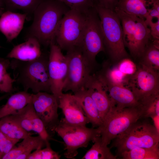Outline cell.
I'll use <instances>...</instances> for the list:
<instances>
[{
  "mask_svg": "<svg viewBox=\"0 0 159 159\" xmlns=\"http://www.w3.org/2000/svg\"><path fill=\"white\" fill-rule=\"evenodd\" d=\"M0 131L8 137L14 139H23L31 134L13 121L9 116L0 119Z\"/></svg>",
  "mask_w": 159,
  "mask_h": 159,
  "instance_id": "d4e9b609",
  "label": "cell"
},
{
  "mask_svg": "<svg viewBox=\"0 0 159 159\" xmlns=\"http://www.w3.org/2000/svg\"><path fill=\"white\" fill-rule=\"evenodd\" d=\"M138 63L159 71V40L152 38L140 58Z\"/></svg>",
  "mask_w": 159,
  "mask_h": 159,
  "instance_id": "cb8c5ba5",
  "label": "cell"
},
{
  "mask_svg": "<svg viewBox=\"0 0 159 159\" xmlns=\"http://www.w3.org/2000/svg\"><path fill=\"white\" fill-rule=\"evenodd\" d=\"M117 64L119 70L127 76L133 74L137 70L136 64L130 58L122 59Z\"/></svg>",
  "mask_w": 159,
  "mask_h": 159,
  "instance_id": "e575fe53",
  "label": "cell"
},
{
  "mask_svg": "<svg viewBox=\"0 0 159 159\" xmlns=\"http://www.w3.org/2000/svg\"><path fill=\"white\" fill-rule=\"evenodd\" d=\"M60 158V155L52 149L49 142L45 148L35 150L27 159H59Z\"/></svg>",
  "mask_w": 159,
  "mask_h": 159,
  "instance_id": "4dcf8cb0",
  "label": "cell"
},
{
  "mask_svg": "<svg viewBox=\"0 0 159 159\" xmlns=\"http://www.w3.org/2000/svg\"><path fill=\"white\" fill-rule=\"evenodd\" d=\"M94 144L82 158V159H116L110 148L102 143L100 136L97 137Z\"/></svg>",
  "mask_w": 159,
  "mask_h": 159,
  "instance_id": "4316f807",
  "label": "cell"
},
{
  "mask_svg": "<svg viewBox=\"0 0 159 159\" xmlns=\"http://www.w3.org/2000/svg\"><path fill=\"white\" fill-rule=\"evenodd\" d=\"M115 11L121 21L125 46L134 59L138 60L152 38L150 29L144 19L118 9Z\"/></svg>",
  "mask_w": 159,
  "mask_h": 159,
  "instance_id": "277c9868",
  "label": "cell"
},
{
  "mask_svg": "<svg viewBox=\"0 0 159 159\" xmlns=\"http://www.w3.org/2000/svg\"><path fill=\"white\" fill-rule=\"evenodd\" d=\"M8 95H5L1 96H0V102L7 97Z\"/></svg>",
  "mask_w": 159,
  "mask_h": 159,
  "instance_id": "ab89813d",
  "label": "cell"
},
{
  "mask_svg": "<svg viewBox=\"0 0 159 159\" xmlns=\"http://www.w3.org/2000/svg\"><path fill=\"white\" fill-rule=\"evenodd\" d=\"M114 64L113 66H111L109 61L105 62L103 65L101 71L99 73L108 82L113 85L125 87L129 76L121 72L117 64Z\"/></svg>",
  "mask_w": 159,
  "mask_h": 159,
  "instance_id": "484cf974",
  "label": "cell"
},
{
  "mask_svg": "<svg viewBox=\"0 0 159 159\" xmlns=\"http://www.w3.org/2000/svg\"><path fill=\"white\" fill-rule=\"evenodd\" d=\"M48 68L51 84V92L57 99L63 93V86L68 71L67 57L56 43L50 46Z\"/></svg>",
  "mask_w": 159,
  "mask_h": 159,
  "instance_id": "7c38bea8",
  "label": "cell"
},
{
  "mask_svg": "<svg viewBox=\"0 0 159 159\" xmlns=\"http://www.w3.org/2000/svg\"><path fill=\"white\" fill-rule=\"evenodd\" d=\"M159 0H120L116 9L145 19L154 4Z\"/></svg>",
  "mask_w": 159,
  "mask_h": 159,
  "instance_id": "44dd1931",
  "label": "cell"
},
{
  "mask_svg": "<svg viewBox=\"0 0 159 159\" xmlns=\"http://www.w3.org/2000/svg\"><path fill=\"white\" fill-rule=\"evenodd\" d=\"M62 4L57 0H42L33 13L28 37H34L45 46L56 43L55 35L59 24L69 10Z\"/></svg>",
  "mask_w": 159,
  "mask_h": 159,
  "instance_id": "6da1fadb",
  "label": "cell"
},
{
  "mask_svg": "<svg viewBox=\"0 0 159 159\" xmlns=\"http://www.w3.org/2000/svg\"><path fill=\"white\" fill-rule=\"evenodd\" d=\"M151 118L153 121L154 126L159 133V115H155Z\"/></svg>",
  "mask_w": 159,
  "mask_h": 159,
  "instance_id": "74e56055",
  "label": "cell"
},
{
  "mask_svg": "<svg viewBox=\"0 0 159 159\" xmlns=\"http://www.w3.org/2000/svg\"></svg>",
  "mask_w": 159,
  "mask_h": 159,
  "instance_id": "60d3db41",
  "label": "cell"
},
{
  "mask_svg": "<svg viewBox=\"0 0 159 159\" xmlns=\"http://www.w3.org/2000/svg\"><path fill=\"white\" fill-rule=\"evenodd\" d=\"M62 139L64 144L65 157L73 158L78 153L80 148H86L89 143L100 136L98 127L89 128L86 126L74 125L67 124L62 119L53 129Z\"/></svg>",
  "mask_w": 159,
  "mask_h": 159,
  "instance_id": "ba28073f",
  "label": "cell"
},
{
  "mask_svg": "<svg viewBox=\"0 0 159 159\" xmlns=\"http://www.w3.org/2000/svg\"><path fill=\"white\" fill-rule=\"evenodd\" d=\"M120 0H94L95 5L115 11Z\"/></svg>",
  "mask_w": 159,
  "mask_h": 159,
  "instance_id": "d590c367",
  "label": "cell"
},
{
  "mask_svg": "<svg viewBox=\"0 0 159 159\" xmlns=\"http://www.w3.org/2000/svg\"><path fill=\"white\" fill-rule=\"evenodd\" d=\"M27 14L7 10L0 17V31L5 36L7 41L16 38L22 30Z\"/></svg>",
  "mask_w": 159,
  "mask_h": 159,
  "instance_id": "e0dca14e",
  "label": "cell"
},
{
  "mask_svg": "<svg viewBox=\"0 0 159 159\" xmlns=\"http://www.w3.org/2000/svg\"><path fill=\"white\" fill-rule=\"evenodd\" d=\"M58 107L64 115L62 120L72 125L86 126L89 121L77 98L71 93L63 92L58 99Z\"/></svg>",
  "mask_w": 159,
  "mask_h": 159,
  "instance_id": "2e32d148",
  "label": "cell"
},
{
  "mask_svg": "<svg viewBox=\"0 0 159 159\" xmlns=\"http://www.w3.org/2000/svg\"><path fill=\"white\" fill-rule=\"evenodd\" d=\"M40 45L35 38L28 37L26 42L14 46L6 57L23 61L35 60L42 54Z\"/></svg>",
  "mask_w": 159,
  "mask_h": 159,
  "instance_id": "ffe728a7",
  "label": "cell"
},
{
  "mask_svg": "<svg viewBox=\"0 0 159 159\" xmlns=\"http://www.w3.org/2000/svg\"><path fill=\"white\" fill-rule=\"evenodd\" d=\"M48 60V57L42 54L31 61L13 59L10 61V67L13 70L15 82L21 85L25 91L30 90L34 93L41 92L52 93Z\"/></svg>",
  "mask_w": 159,
  "mask_h": 159,
  "instance_id": "7a4b0ae2",
  "label": "cell"
},
{
  "mask_svg": "<svg viewBox=\"0 0 159 159\" xmlns=\"http://www.w3.org/2000/svg\"><path fill=\"white\" fill-rule=\"evenodd\" d=\"M120 155L124 159H158L159 145L150 148H134L124 151Z\"/></svg>",
  "mask_w": 159,
  "mask_h": 159,
  "instance_id": "83f0119b",
  "label": "cell"
},
{
  "mask_svg": "<svg viewBox=\"0 0 159 159\" xmlns=\"http://www.w3.org/2000/svg\"><path fill=\"white\" fill-rule=\"evenodd\" d=\"M32 103L35 111L49 135L50 132H54V128L59 121L58 100L53 94L47 92L32 94Z\"/></svg>",
  "mask_w": 159,
  "mask_h": 159,
  "instance_id": "4fadbf2b",
  "label": "cell"
},
{
  "mask_svg": "<svg viewBox=\"0 0 159 159\" xmlns=\"http://www.w3.org/2000/svg\"><path fill=\"white\" fill-rule=\"evenodd\" d=\"M7 10H20L28 14H33L42 0H2Z\"/></svg>",
  "mask_w": 159,
  "mask_h": 159,
  "instance_id": "f1b7e54d",
  "label": "cell"
},
{
  "mask_svg": "<svg viewBox=\"0 0 159 159\" xmlns=\"http://www.w3.org/2000/svg\"><path fill=\"white\" fill-rule=\"evenodd\" d=\"M11 119L27 132L37 133L44 140L49 141L50 136L42 121L36 113L32 102L16 113L9 115Z\"/></svg>",
  "mask_w": 159,
  "mask_h": 159,
  "instance_id": "9a60e30c",
  "label": "cell"
},
{
  "mask_svg": "<svg viewBox=\"0 0 159 159\" xmlns=\"http://www.w3.org/2000/svg\"><path fill=\"white\" fill-rule=\"evenodd\" d=\"M49 141H46L39 135L31 136L15 145L1 159H27L33 151L45 147Z\"/></svg>",
  "mask_w": 159,
  "mask_h": 159,
  "instance_id": "d6986e66",
  "label": "cell"
},
{
  "mask_svg": "<svg viewBox=\"0 0 159 159\" xmlns=\"http://www.w3.org/2000/svg\"><path fill=\"white\" fill-rule=\"evenodd\" d=\"M147 24L148 26L152 38L154 39L159 40V19L150 21Z\"/></svg>",
  "mask_w": 159,
  "mask_h": 159,
  "instance_id": "8d00e7d4",
  "label": "cell"
},
{
  "mask_svg": "<svg viewBox=\"0 0 159 159\" xmlns=\"http://www.w3.org/2000/svg\"><path fill=\"white\" fill-rule=\"evenodd\" d=\"M74 95L79 100L85 116L93 127H99L102 121L92 99L84 88Z\"/></svg>",
  "mask_w": 159,
  "mask_h": 159,
  "instance_id": "7402d4cb",
  "label": "cell"
},
{
  "mask_svg": "<svg viewBox=\"0 0 159 159\" xmlns=\"http://www.w3.org/2000/svg\"><path fill=\"white\" fill-rule=\"evenodd\" d=\"M142 107L143 111V117L151 118L155 115H159V96L142 105Z\"/></svg>",
  "mask_w": 159,
  "mask_h": 159,
  "instance_id": "d6a6232c",
  "label": "cell"
},
{
  "mask_svg": "<svg viewBox=\"0 0 159 159\" xmlns=\"http://www.w3.org/2000/svg\"><path fill=\"white\" fill-rule=\"evenodd\" d=\"M88 10L84 11L69 9L64 15L55 35V43L62 50L67 51L78 47L85 29Z\"/></svg>",
  "mask_w": 159,
  "mask_h": 159,
  "instance_id": "52a82bcc",
  "label": "cell"
},
{
  "mask_svg": "<svg viewBox=\"0 0 159 159\" xmlns=\"http://www.w3.org/2000/svg\"><path fill=\"white\" fill-rule=\"evenodd\" d=\"M113 140L112 147L115 148L120 155L134 148L159 145V133L153 125L138 121Z\"/></svg>",
  "mask_w": 159,
  "mask_h": 159,
  "instance_id": "8992f818",
  "label": "cell"
},
{
  "mask_svg": "<svg viewBox=\"0 0 159 159\" xmlns=\"http://www.w3.org/2000/svg\"><path fill=\"white\" fill-rule=\"evenodd\" d=\"M32 94L24 91L13 94L6 103L0 107V119L16 113L32 102Z\"/></svg>",
  "mask_w": 159,
  "mask_h": 159,
  "instance_id": "603a6c76",
  "label": "cell"
},
{
  "mask_svg": "<svg viewBox=\"0 0 159 159\" xmlns=\"http://www.w3.org/2000/svg\"><path fill=\"white\" fill-rule=\"evenodd\" d=\"M65 55L68 62V71L62 92L70 90L74 93L84 88L93 67L78 47L67 51Z\"/></svg>",
  "mask_w": 159,
  "mask_h": 159,
  "instance_id": "8fae6325",
  "label": "cell"
},
{
  "mask_svg": "<svg viewBox=\"0 0 159 159\" xmlns=\"http://www.w3.org/2000/svg\"><path fill=\"white\" fill-rule=\"evenodd\" d=\"M142 105L118 109L112 106L102 121L99 129L102 143L108 145L142 117Z\"/></svg>",
  "mask_w": 159,
  "mask_h": 159,
  "instance_id": "5b68a950",
  "label": "cell"
},
{
  "mask_svg": "<svg viewBox=\"0 0 159 159\" xmlns=\"http://www.w3.org/2000/svg\"><path fill=\"white\" fill-rule=\"evenodd\" d=\"M64 4L70 9L86 11L95 6L94 0H57Z\"/></svg>",
  "mask_w": 159,
  "mask_h": 159,
  "instance_id": "1f68e13d",
  "label": "cell"
},
{
  "mask_svg": "<svg viewBox=\"0 0 159 159\" xmlns=\"http://www.w3.org/2000/svg\"><path fill=\"white\" fill-rule=\"evenodd\" d=\"M95 7L100 19L105 52L108 61L114 64L130 58L124 44L122 26L117 14L115 11L97 5Z\"/></svg>",
  "mask_w": 159,
  "mask_h": 159,
  "instance_id": "3957f363",
  "label": "cell"
},
{
  "mask_svg": "<svg viewBox=\"0 0 159 159\" xmlns=\"http://www.w3.org/2000/svg\"><path fill=\"white\" fill-rule=\"evenodd\" d=\"M84 88L92 99L103 121L112 107L107 86L104 80L99 73L91 74Z\"/></svg>",
  "mask_w": 159,
  "mask_h": 159,
  "instance_id": "5bb4252c",
  "label": "cell"
},
{
  "mask_svg": "<svg viewBox=\"0 0 159 159\" xmlns=\"http://www.w3.org/2000/svg\"><path fill=\"white\" fill-rule=\"evenodd\" d=\"M136 65V72L128 77L125 87L143 105L159 96V72L140 64Z\"/></svg>",
  "mask_w": 159,
  "mask_h": 159,
  "instance_id": "9c48e42d",
  "label": "cell"
},
{
  "mask_svg": "<svg viewBox=\"0 0 159 159\" xmlns=\"http://www.w3.org/2000/svg\"><path fill=\"white\" fill-rule=\"evenodd\" d=\"M4 5L2 0H0V16L5 11L4 6Z\"/></svg>",
  "mask_w": 159,
  "mask_h": 159,
  "instance_id": "f35d334b",
  "label": "cell"
},
{
  "mask_svg": "<svg viewBox=\"0 0 159 159\" xmlns=\"http://www.w3.org/2000/svg\"><path fill=\"white\" fill-rule=\"evenodd\" d=\"M102 77L107 86L112 107L121 109L141 105L130 89L124 86L113 85Z\"/></svg>",
  "mask_w": 159,
  "mask_h": 159,
  "instance_id": "ac0fdd59",
  "label": "cell"
},
{
  "mask_svg": "<svg viewBox=\"0 0 159 159\" xmlns=\"http://www.w3.org/2000/svg\"><path fill=\"white\" fill-rule=\"evenodd\" d=\"M19 140L10 138L0 131V159L9 152Z\"/></svg>",
  "mask_w": 159,
  "mask_h": 159,
  "instance_id": "836d02e7",
  "label": "cell"
},
{
  "mask_svg": "<svg viewBox=\"0 0 159 159\" xmlns=\"http://www.w3.org/2000/svg\"><path fill=\"white\" fill-rule=\"evenodd\" d=\"M10 61L7 59L0 58V91L9 93L14 90L13 84L15 82L8 72L7 70L10 67Z\"/></svg>",
  "mask_w": 159,
  "mask_h": 159,
  "instance_id": "f546056e",
  "label": "cell"
},
{
  "mask_svg": "<svg viewBox=\"0 0 159 159\" xmlns=\"http://www.w3.org/2000/svg\"><path fill=\"white\" fill-rule=\"evenodd\" d=\"M78 47L93 67L97 55L100 52H105L100 21L95 6L87 11L85 29Z\"/></svg>",
  "mask_w": 159,
  "mask_h": 159,
  "instance_id": "30bf717a",
  "label": "cell"
}]
</instances>
